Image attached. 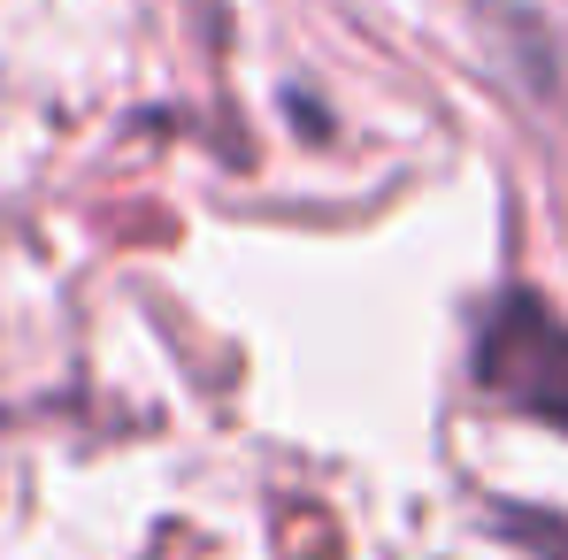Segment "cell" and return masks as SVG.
I'll list each match as a JSON object with an SVG mask.
<instances>
[{
  "mask_svg": "<svg viewBox=\"0 0 568 560\" xmlns=\"http://www.w3.org/2000/svg\"><path fill=\"white\" fill-rule=\"evenodd\" d=\"M476 384L538 422L568 430V323L538 292H507L476 330Z\"/></svg>",
  "mask_w": 568,
  "mask_h": 560,
  "instance_id": "obj_1",
  "label": "cell"
}]
</instances>
